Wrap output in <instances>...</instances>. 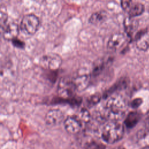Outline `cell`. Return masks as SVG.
Listing matches in <instances>:
<instances>
[{
  "label": "cell",
  "instance_id": "277c9868",
  "mask_svg": "<svg viewBox=\"0 0 149 149\" xmlns=\"http://www.w3.org/2000/svg\"><path fill=\"white\" fill-rule=\"evenodd\" d=\"M41 65L47 69L56 70L61 65L62 60L59 56L56 54H48L44 55L40 61Z\"/></svg>",
  "mask_w": 149,
  "mask_h": 149
},
{
  "label": "cell",
  "instance_id": "3957f363",
  "mask_svg": "<svg viewBox=\"0 0 149 149\" xmlns=\"http://www.w3.org/2000/svg\"><path fill=\"white\" fill-rule=\"evenodd\" d=\"M40 20L34 14H27L22 19L20 29L22 31L27 35H33L38 30Z\"/></svg>",
  "mask_w": 149,
  "mask_h": 149
},
{
  "label": "cell",
  "instance_id": "d6986e66",
  "mask_svg": "<svg viewBox=\"0 0 149 149\" xmlns=\"http://www.w3.org/2000/svg\"><path fill=\"white\" fill-rule=\"evenodd\" d=\"M12 43L15 47L19 48H23L24 47V45H25L24 42L23 41H22L20 39H18L17 38H16L13 39V40H12Z\"/></svg>",
  "mask_w": 149,
  "mask_h": 149
},
{
  "label": "cell",
  "instance_id": "ba28073f",
  "mask_svg": "<svg viewBox=\"0 0 149 149\" xmlns=\"http://www.w3.org/2000/svg\"><path fill=\"white\" fill-rule=\"evenodd\" d=\"M64 126L68 133L76 134L80 131L82 123L75 116H68L64 121Z\"/></svg>",
  "mask_w": 149,
  "mask_h": 149
},
{
  "label": "cell",
  "instance_id": "4fadbf2b",
  "mask_svg": "<svg viewBox=\"0 0 149 149\" xmlns=\"http://www.w3.org/2000/svg\"><path fill=\"white\" fill-rule=\"evenodd\" d=\"M144 10V6L143 4L139 2H132L130 6L127 10L129 17H133L139 15H140L143 13Z\"/></svg>",
  "mask_w": 149,
  "mask_h": 149
},
{
  "label": "cell",
  "instance_id": "ac0fdd59",
  "mask_svg": "<svg viewBox=\"0 0 149 149\" xmlns=\"http://www.w3.org/2000/svg\"><path fill=\"white\" fill-rule=\"evenodd\" d=\"M7 21H8L7 13L5 11H3L1 10V13H0V24L2 29H3V27L6 26V24H7L6 23Z\"/></svg>",
  "mask_w": 149,
  "mask_h": 149
},
{
  "label": "cell",
  "instance_id": "7402d4cb",
  "mask_svg": "<svg viewBox=\"0 0 149 149\" xmlns=\"http://www.w3.org/2000/svg\"><path fill=\"white\" fill-rule=\"evenodd\" d=\"M141 103V100L140 98H137L134 100L132 102H131V105L133 108H136L139 107Z\"/></svg>",
  "mask_w": 149,
  "mask_h": 149
},
{
  "label": "cell",
  "instance_id": "7c38bea8",
  "mask_svg": "<svg viewBox=\"0 0 149 149\" xmlns=\"http://www.w3.org/2000/svg\"><path fill=\"white\" fill-rule=\"evenodd\" d=\"M107 12L104 10H100L91 14L88 19L90 23L98 24L104 22L107 19Z\"/></svg>",
  "mask_w": 149,
  "mask_h": 149
},
{
  "label": "cell",
  "instance_id": "ffe728a7",
  "mask_svg": "<svg viewBox=\"0 0 149 149\" xmlns=\"http://www.w3.org/2000/svg\"><path fill=\"white\" fill-rule=\"evenodd\" d=\"M103 148L102 145L94 142L88 144L86 147V149H103Z\"/></svg>",
  "mask_w": 149,
  "mask_h": 149
},
{
  "label": "cell",
  "instance_id": "6da1fadb",
  "mask_svg": "<svg viewBox=\"0 0 149 149\" xmlns=\"http://www.w3.org/2000/svg\"><path fill=\"white\" fill-rule=\"evenodd\" d=\"M126 104L123 98L120 95L112 96L107 99L105 104L102 118L109 121H118L125 115Z\"/></svg>",
  "mask_w": 149,
  "mask_h": 149
},
{
  "label": "cell",
  "instance_id": "52a82bcc",
  "mask_svg": "<svg viewBox=\"0 0 149 149\" xmlns=\"http://www.w3.org/2000/svg\"><path fill=\"white\" fill-rule=\"evenodd\" d=\"M126 37L125 35L121 33L113 34L109 38L107 47L112 51H116L120 48L126 42Z\"/></svg>",
  "mask_w": 149,
  "mask_h": 149
},
{
  "label": "cell",
  "instance_id": "9a60e30c",
  "mask_svg": "<svg viewBox=\"0 0 149 149\" xmlns=\"http://www.w3.org/2000/svg\"><path fill=\"white\" fill-rule=\"evenodd\" d=\"M124 26L127 36H131L137 27V23L132 17H128L125 19Z\"/></svg>",
  "mask_w": 149,
  "mask_h": 149
},
{
  "label": "cell",
  "instance_id": "5bb4252c",
  "mask_svg": "<svg viewBox=\"0 0 149 149\" xmlns=\"http://www.w3.org/2000/svg\"><path fill=\"white\" fill-rule=\"evenodd\" d=\"M140 115L136 112H130L126 116L125 120V125L127 128L133 127L139 122Z\"/></svg>",
  "mask_w": 149,
  "mask_h": 149
},
{
  "label": "cell",
  "instance_id": "44dd1931",
  "mask_svg": "<svg viewBox=\"0 0 149 149\" xmlns=\"http://www.w3.org/2000/svg\"><path fill=\"white\" fill-rule=\"evenodd\" d=\"M132 2L133 1H122L120 2L121 6L123 10H125V11L127 12V10L129 9V7L130 6Z\"/></svg>",
  "mask_w": 149,
  "mask_h": 149
},
{
  "label": "cell",
  "instance_id": "d4e9b609",
  "mask_svg": "<svg viewBox=\"0 0 149 149\" xmlns=\"http://www.w3.org/2000/svg\"><path fill=\"white\" fill-rule=\"evenodd\" d=\"M148 119H149V112H148Z\"/></svg>",
  "mask_w": 149,
  "mask_h": 149
},
{
  "label": "cell",
  "instance_id": "2e32d148",
  "mask_svg": "<svg viewBox=\"0 0 149 149\" xmlns=\"http://www.w3.org/2000/svg\"><path fill=\"white\" fill-rule=\"evenodd\" d=\"M80 122L81 123H87L91 118V115L88 111L87 110V108H81L78 114L75 116Z\"/></svg>",
  "mask_w": 149,
  "mask_h": 149
},
{
  "label": "cell",
  "instance_id": "5b68a950",
  "mask_svg": "<svg viewBox=\"0 0 149 149\" xmlns=\"http://www.w3.org/2000/svg\"><path fill=\"white\" fill-rule=\"evenodd\" d=\"M75 91L76 89L72 79H62L60 80L58 87V93L61 97L71 98L73 97Z\"/></svg>",
  "mask_w": 149,
  "mask_h": 149
},
{
  "label": "cell",
  "instance_id": "8992f818",
  "mask_svg": "<svg viewBox=\"0 0 149 149\" xmlns=\"http://www.w3.org/2000/svg\"><path fill=\"white\" fill-rule=\"evenodd\" d=\"M64 119L63 112L58 109L49 110L45 115V123L50 126H54L59 124Z\"/></svg>",
  "mask_w": 149,
  "mask_h": 149
},
{
  "label": "cell",
  "instance_id": "9c48e42d",
  "mask_svg": "<svg viewBox=\"0 0 149 149\" xmlns=\"http://www.w3.org/2000/svg\"><path fill=\"white\" fill-rule=\"evenodd\" d=\"M3 30V37L4 39L11 41L17 38L19 31V26L14 22L6 24Z\"/></svg>",
  "mask_w": 149,
  "mask_h": 149
},
{
  "label": "cell",
  "instance_id": "603a6c76",
  "mask_svg": "<svg viewBox=\"0 0 149 149\" xmlns=\"http://www.w3.org/2000/svg\"><path fill=\"white\" fill-rule=\"evenodd\" d=\"M141 149H149V146H145V147L141 148Z\"/></svg>",
  "mask_w": 149,
  "mask_h": 149
},
{
  "label": "cell",
  "instance_id": "30bf717a",
  "mask_svg": "<svg viewBox=\"0 0 149 149\" xmlns=\"http://www.w3.org/2000/svg\"><path fill=\"white\" fill-rule=\"evenodd\" d=\"M136 44L137 47L142 51L149 48V34L146 31H141L136 36Z\"/></svg>",
  "mask_w": 149,
  "mask_h": 149
},
{
  "label": "cell",
  "instance_id": "8fae6325",
  "mask_svg": "<svg viewBox=\"0 0 149 149\" xmlns=\"http://www.w3.org/2000/svg\"><path fill=\"white\" fill-rule=\"evenodd\" d=\"M75 89L81 91L86 89L90 82V76L88 74H81L77 76L72 79Z\"/></svg>",
  "mask_w": 149,
  "mask_h": 149
},
{
  "label": "cell",
  "instance_id": "e0dca14e",
  "mask_svg": "<svg viewBox=\"0 0 149 149\" xmlns=\"http://www.w3.org/2000/svg\"><path fill=\"white\" fill-rule=\"evenodd\" d=\"M101 95L98 93L94 94L93 95H90L88 97L86 100V102L88 106L89 107H92L98 103V102L101 100Z\"/></svg>",
  "mask_w": 149,
  "mask_h": 149
},
{
  "label": "cell",
  "instance_id": "cb8c5ba5",
  "mask_svg": "<svg viewBox=\"0 0 149 149\" xmlns=\"http://www.w3.org/2000/svg\"><path fill=\"white\" fill-rule=\"evenodd\" d=\"M113 149H125V148H122V147H117V148H113Z\"/></svg>",
  "mask_w": 149,
  "mask_h": 149
},
{
  "label": "cell",
  "instance_id": "7a4b0ae2",
  "mask_svg": "<svg viewBox=\"0 0 149 149\" xmlns=\"http://www.w3.org/2000/svg\"><path fill=\"white\" fill-rule=\"evenodd\" d=\"M124 134V126L119 121H109L103 127L101 137L107 143H114L120 140Z\"/></svg>",
  "mask_w": 149,
  "mask_h": 149
}]
</instances>
